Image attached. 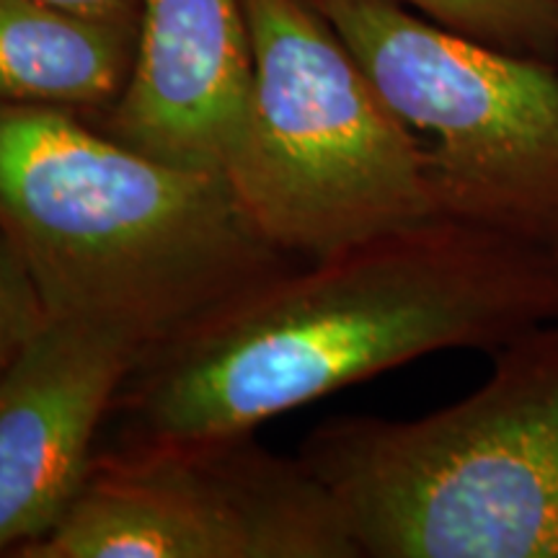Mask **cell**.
Instances as JSON below:
<instances>
[{
    "label": "cell",
    "instance_id": "2",
    "mask_svg": "<svg viewBox=\"0 0 558 558\" xmlns=\"http://www.w3.org/2000/svg\"><path fill=\"white\" fill-rule=\"evenodd\" d=\"M0 228L47 316L107 326L143 354L284 271L226 179L58 107L0 104Z\"/></svg>",
    "mask_w": 558,
    "mask_h": 558
},
{
    "label": "cell",
    "instance_id": "3",
    "mask_svg": "<svg viewBox=\"0 0 558 558\" xmlns=\"http://www.w3.org/2000/svg\"><path fill=\"white\" fill-rule=\"evenodd\" d=\"M300 460L360 556L558 558V318L494 349L465 399L407 422L333 418Z\"/></svg>",
    "mask_w": 558,
    "mask_h": 558
},
{
    "label": "cell",
    "instance_id": "12",
    "mask_svg": "<svg viewBox=\"0 0 558 558\" xmlns=\"http://www.w3.org/2000/svg\"><path fill=\"white\" fill-rule=\"evenodd\" d=\"M54 9L73 13V16L96 21V24L114 26V29L137 34L140 3L143 0H41Z\"/></svg>",
    "mask_w": 558,
    "mask_h": 558
},
{
    "label": "cell",
    "instance_id": "4",
    "mask_svg": "<svg viewBox=\"0 0 558 558\" xmlns=\"http://www.w3.org/2000/svg\"><path fill=\"white\" fill-rule=\"evenodd\" d=\"M254 101L226 181L251 226L308 262L439 215L424 153L311 0H241Z\"/></svg>",
    "mask_w": 558,
    "mask_h": 558
},
{
    "label": "cell",
    "instance_id": "7",
    "mask_svg": "<svg viewBox=\"0 0 558 558\" xmlns=\"http://www.w3.org/2000/svg\"><path fill=\"white\" fill-rule=\"evenodd\" d=\"M140 354L107 326L47 316L0 375V556L50 533L78 497Z\"/></svg>",
    "mask_w": 558,
    "mask_h": 558
},
{
    "label": "cell",
    "instance_id": "8",
    "mask_svg": "<svg viewBox=\"0 0 558 558\" xmlns=\"http://www.w3.org/2000/svg\"><path fill=\"white\" fill-rule=\"evenodd\" d=\"M251 101L254 52L241 0L140 3L135 60L111 104V137L226 179Z\"/></svg>",
    "mask_w": 558,
    "mask_h": 558
},
{
    "label": "cell",
    "instance_id": "1",
    "mask_svg": "<svg viewBox=\"0 0 558 558\" xmlns=\"http://www.w3.org/2000/svg\"><path fill=\"white\" fill-rule=\"evenodd\" d=\"M556 318L558 256L465 220H422L279 271L140 354L114 401L120 448L251 435L424 354L494 352Z\"/></svg>",
    "mask_w": 558,
    "mask_h": 558
},
{
    "label": "cell",
    "instance_id": "10",
    "mask_svg": "<svg viewBox=\"0 0 558 558\" xmlns=\"http://www.w3.org/2000/svg\"><path fill=\"white\" fill-rule=\"evenodd\" d=\"M439 26L501 50L558 62V0H401Z\"/></svg>",
    "mask_w": 558,
    "mask_h": 558
},
{
    "label": "cell",
    "instance_id": "6",
    "mask_svg": "<svg viewBox=\"0 0 558 558\" xmlns=\"http://www.w3.org/2000/svg\"><path fill=\"white\" fill-rule=\"evenodd\" d=\"M16 558H357L331 492L248 435L117 448Z\"/></svg>",
    "mask_w": 558,
    "mask_h": 558
},
{
    "label": "cell",
    "instance_id": "5",
    "mask_svg": "<svg viewBox=\"0 0 558 558\" xmlns=\"http://www.w3.org/2000/svg\"><path fill=\"white\" fill-rule=\"evenodd\" d=\"M424 153L445 218L558 256V62L439 26L401 0H311Z\"/></svg>",
    "mask_w": 558,
    "mask_h": 558
},
{
    "label": "cell",
    "instance_id": "9",
    "mask_svg": "<svg viewBox=\"0 0 558 558\" xmlns=\"http://www.w3.org/2000/svg\"><path fill=\"white\" fill-rule=\"evenodd\" d=\"M137 34L41 0H0V104L111 107L128 83Z\"/></svg>",
    "mask_w": 558,
    "mask_h": 558
},
{
    "label": "cell",
    "instance_id": "11",
    "mask_svg": "<svg viewBox=\"0 0 558 558\" xmlns=\"http://www.w3.org/2000/svg\"><path fill=\"white\" fill-rule=\"evenodd\" d=\"M45 318L37 284L9 233L0 228V375L39 331Z\"/></svg>",
    "mask_w": 558,
    "mask_h": 558
}]
</instances>
